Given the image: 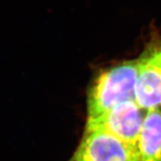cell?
Listing matches in <instances>:
<instances>
[{
    "instance_id": "5b68a950",
    "label": "cell",
    "mask_w": 161,
    "mask_h": 161,
    "mask_svg": "<svg viewBox=\"0 0 161 161\" xmlns=\"http://www.w3.org/2000/svg\"><path fill=\"white\" fill-rule=\"evenodd\" d=\"M139 161H161V109L145 113L137 142Z\"/></svg>"
},
{
    "instance_id": "7a4b0ae2",
    "label": "cell",
    "mask_w": 161,
    "mask_h": 161,
    "mask_svg": "<svg viewBox=\"0 0 161 161\" xmlns=\"http://www.w3.org/2000/svg\"><path fill=\"white\" fill-rule=\"evenodd\" d=\"M145 113L135 100H126L98 118L87 120L86 128L108 132L137 149Z\"/></svg>"
},
{
    "instance_id": "277c9868",
    "label": "cell",
    "mask_w": 161,
    "mask_h": 161,
    "mask_svg": "<svg viewBox=\"0 0 161 161\" xmlns=\"http://www.w3.org/2000/svg\"><path fill=\"white\" fill-rule=\"evenodd\" d=\"M135 102L145 112L161 107V47L138 59Z\"/></svg>"
},
{
    "instance_id": "6da1fadb",
    "label": "cell",
    "mask_w": 161,
    "mask_h": 161,
    "mask_svg": "<svg viewBox=\"0 0 161 161\" xmlns=\"http://www.w3.org/2000/svg\"><path fill=\"white\" fill-rule=\"evenodd\" d=\"M137 69L138 60L126 61L97 76L88 93L87 120L98 118L121 102L135 100Z\"/></svg>"
},
{
    "instance_id": "3957f363",
    "label": "cell",
    "mask_w": 161,
    "mask_h": 161,
    "mask_svg": "<svg viewBox=\"0 0 161 161\" xmlns=\"http://www.w3.org/2000/svg\"><path fill=\"white\" fill-rule=\"evenodd\" d=\"M70 161H139L137 149L108 132L86 128Z\"/></svg>"
}]
</instances>
